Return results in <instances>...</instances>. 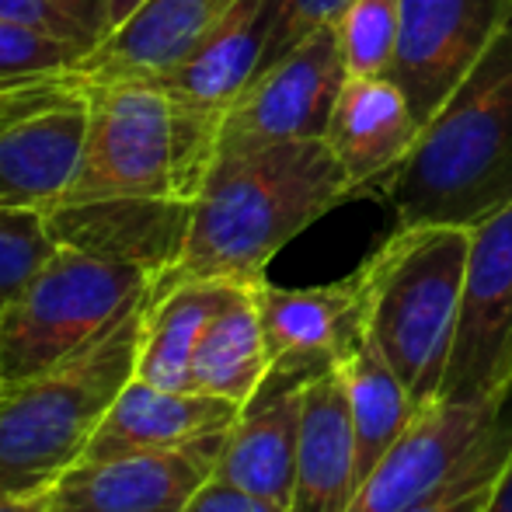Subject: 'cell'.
<instances>
[{
    "label": "cell",
    "mask_w": 512,
    "mask_h": 512,
    "mask_svg": "<svg viewBox=\"0 0 512 512\" xmlns=\"http://www.w3.org/2000/svg\"><path fill=\"white\" fill-rule=\"evenodd\" d=\"M335 370L349 394L352 432H356V474L363 485L422 408L415 405L391 363L377 352V345L366 338V331H359L345 345L342 356L335 359Z\"/></svg>",
    "instance_id": "22"
},
{
    "label": "cell",
    "mask_w": 512,
    "mask_h": 512,
    "mask_svg": "<svg viewBox=\"0 0 512 512\" xmlns=\"http://www.w3.org/2000/svg\"><path fill=\"white\" fill-rule=\"evenodd\" d=\"M63 7L77 14L91 32L98 35V42L105 39V14H108V0H60Z\"/></svg>",
    "instance_id": "31"
},
{
    "label": "cell",
    "mask_w": 512,
    "mask_h": 512,
    "mask_svg": "<svg viewBox=\"0 0 512 512\" xmlns=\"http://www.w3.org/2000/svg\"><path fill=\"white\" fill-rule=\"evenodd\" d=\"M4 95H7V84H0V102H4Z\"/></svg>",
    "instance_id": "35"
},
{
    "label": "cell",
    "mask_w": 512,
    "mask_h": 512,
    "mask_svg": "<svg viewBox=\"0 0 512 512\" xmlns=\"http://www.w3.org/2000/svg\"><path fill=\"white\" fill-rule=\"evenodd\" d=\"M512 401H436L384 453L345 512H408L436 492L506 418Z\"/></svg>",
    "instance_id": "12"
},
{
    "label": "cell",
    "mask_w": 512,
    "mask_h": 512,
    "mask_svg": "<svg viewBox=\"0 0 512 512\" xmlns=\"http://www.w3.org/2000/svg\"><path fill=\"white\" fill-rule=\"evenodd\" d=\"M150 297L136 300L77 356L0 384V502H35L88 453L119 391L136 377Z\"/></svg>",
    "instance_id": "3"
},
{
    "label": "cell",
    "mask_w": 512,
    "mask_h": 512,
    "mask_svg": "<svg viewBox=\"0 0 512 512\" xmlns=\"http://www.w3.org/2000/svg\"><path fill=\"white\" fill-rule=\"evenodd\" d=\"M185 512H290V506H279V502L251 495V492H244V488H234L220 478H209Z\"/></svg>",
    "instance_id": "30"
},
{
    "label": "cell",
    "mask_w": 512,
    "mask_h": 512,
    "mask_svg": "<svg viewBox=\"0 0 512 512\" xmlns=\"http://www.w3.org/2000/svg\"><path fill=\"white\" fill-rule=\"evenodd\" d=\"M150 290L154 276L140 265L60 244L0 314V384L35 377L77 356Z\"/></svg>",
    "instance_id": "6"
},
{
    "label": "cell",
    "mask_w": 512,
    "mask_h": 512,
    "mask_svg": "<svg viewBox=\"0 0 512 512\" xmlns=\"http://www.w3.org/2000/svg\"><path fill=\"white\" fill-rule=\"evenodd\" d=\"M46 220L56 244L63 248L140 265L157 283L182 255L192 203L185 199H91V203H63L49 209Z\"/></svg>",
    "instance_id": "14"
},
{
    "label": "cell",
    "mask_w": 512,
    "mask_h": 512,
    "mask_svg": "<svg viewBox=\"0 0 512 512\" xmlns=\"http://www.w3.org/2000/svg\"><path fill=\"white\" fill-rule=\"evenodd\" d=\"M471 227L408 223L356 269L363 331L391 363L418 408L443 398L460 321Z\"/></svg>",
    "instance_id": "5"
},
{
    "label": "cell",
    "mask_w": 512,
    "mask_h": 512,
    "mask_svg": "<svg viewBox=\"0 0 512 512\" xmlns=\"http://www.w3.org/2000/svg\"><path fill=\"white\" fill-rule=\"evenodd\" d=\"M258 314H262L269 370L310 380L335 366L342 349L363 331V290L359 276L328 286L283 290L269 279L258 283Z\"/></svg>",
    "instance_id": "13"
},
{
    "label": "cell",
    "mask_w": 512,
    "mask_h": 512,
    "mask_svg": "<svg viewBox=\"0 0 512 512\" xmlns=\"http://www.w3.org/2000/svg\"><path fill=\"white\" fill-rule=\"evenodd\" d=\"M359 492L349 394L335 366L307 380L290 512H345Z\"/></svg>",
    "instance_id": "19"
},
{
    "label": "cell",
    "mask_w": 512,
    "mask_h": 512,
    "mask_svg": "<svg viewBox=\"0 0 512 512\" xmlns=\"http://www.w3.org/2000/svg\"><path fill=\"white\" fill-rule=\"evenodd\" d=\"M84 56H88V49L77 42L21 25V21L0 18V84L67 74V70H77Z\"/></svg>",
    "instance_id": "27"
},
{
    "label": "cell",
    "mask_w": 512,
    "mask_h": 512,
    "mask_svg": "<svg viewBox=\"0 0 512 512\" xmlns=\"http://www.w3.org/2000/svg\"><path fill=\"white\" fill-rule=\"evenodd\" d=\"M352 77L391 74L401 28V0H349L331 21Z\"/></svg>",
    "instance_id": "25"
},
{
    "label": "cell",
    "mask_w": 512,
    "mask_h": 512,
    "mask_svg": "<svg viewBox=\"0 0 512 512\" xmlns=\"http://www.w3.org/2000/svg\"><path fill=\"white\" fill-rule=\"evenodd\" d=\"M237 415H241V405L227 398L199 391H168V387H154L133 377L105 411L84 457L105 460L122 457V453L171 450V446H185L213 432H227Z\"/></svg>",
    "instance_id": "18"
},
{
    "label": "cell",
    "mask_w": 512,
    "mask_h": 512,
    "mask_svg": "<svg viewBox=\"0 0 512 512\" xmlns=\"http://www.w3.org/2000/svg\"><path fill=\"white\" fill-rule=\"evenodd\" d=\"M439 401H512V203L471 227L457 338Z\"/></svg>",
    "instance_id": "8"
},
{
    "label": "cell",
    "mask_w": 512,
    "mask_h": 512,
    "mask_svg": "<svg viewBox=\"0 0 512 512\" xmlns=\"http://www.w3.org/2000/svg\"><path fill=\"white\" fill-rule=\"evenodd\" d=\"M349 77L335 25L317 28L283 60L248 81L220 115L216 150L265 147L286 140H324Z\"/></svg>",
    "instance_id": "9"
},
{
    "label": "cell",
    "mask_w": 512,
    "mask_h": 512,
    "mask_svg": "<svg viewBox=\"0 0 512 512\" xmlns=\"http://www.w3.org/2000/svg\"><path fill=\"white\" fill-rule=\"evenodd\" d=\"M88 88L77 70L7 84L0 102V206L49 213L67 199L88 143Z\"/></svg>",
    "instance_id": "7"
},
{
    "label": "cell",
    "mask_w": 512,
    "mask_h": 512,
    "mask_svg": "<svg viewBox=\"0 0 512 512\" xmlns=\"http://www.w3.org/2000/svg\"><path fill=\"white\" fill-rule=\"evenodd\" d=\"M304 387L307 380L269 370L258 394L230 425L213 478L279 506H290L293 481H297Z\"/></svg>",
    "instance_id": "16"
},
{
    "label": "cell",
    "mask_w": 512,
    "mask_h": 512,
    "mask_svg": "<svg viewBox=\"0 0 512 512\" xmlns=\"http://www.w3.org/2000/svg\"><path fill=\"white\" fill-rule=\"evenodd\" d=\"M269 366L262 314H258V286H241L227 300V307L209 321L189 366V391L227 398L244 408L265 384Z\"/></svg>",
    "instance_id": "23"
},
{
    "label": "cell",
    "mask_w": 512,
    "mask_h": 512,
    "mask_svg": "<svg viewBox=\"0 0 512 512\" xmlns=\"http://www.w3.org/2000/svg\"><path fill=\"white\" fill-rule=\"evenodd\" d=\"M0 18L42 28L49 35H60V39L84 46L88 53L98 49V35L70 7H63L60 0H0Z\"/></svg>",
    "instance_id": "28"
},
{
    "label": "cell",
    "mask_w": 512,
    "mask_h": 512,
    "mask_svg": "<svg viewBox=\"0 0 512 512\" xmlns=\"http://www.w3.org/2000/svg\"><path fill=\"white\" fill-rule=\"evenodd\" d=\"M512 21V0H401L391 77L429 122Z\"/></svg>",
    "instance_id": "10"
},
{
    "label": "cell",
    "mask_w": 512,
    "mask_h": 512,
    "mask_svg": "<svg viewBox=\"0 0 512 512\" xmlns=\"http://www.w3.org/2000/svg\"><path fill=\"white\" fill-rule=\"evenodd\" d=\"M283 14L286 0H230L182 63L147 81L161 84L182 102L223 115V108L265 67Z\"/></svg>",
    "instance_id": "15"
},
{
    "label": "cell",
    "mask_w": 512,
    "mask_h": 512,
    "mask_svg": "<svg viewBox=\"0 0 512 512\" xmlns=\"http://www.w3.org/2000/svg\"><path fill=\"white\" fill-rule=\"evenodd\" d=\"M147 0H108V14H105V39L122 25V21L133 18Z\"/></svg>",
    "instance_id": "32"
},
{
    "label": "cell",
    "mask_w": 512,
    "mask_h": 512,
    "mask_svg": "<svg viewBox=\"0 0 512 512\" xmlns=\"http://www.w3.org/2000/svg\"><path fill=\"white\" fill-rule=\"evenodd\" d=\"M230 0H147L95 53L77 63L84 77H157L182 63Z\"/></svg>",
    "instance_id": "20"
},
{
    "label": "cell",
    "mask_w": 512,
    "mask_h": 512,
    "mask_svg": "<svg viewBox=\"0 0 512 512\" xmlns=\"http://www.w3.org/2000/svg\"><path fill=\"white\" fill-rule=\"evenodd\" d=\"M84 88L91 108L88 143L63 203H196L216 161L220 112L182 102L147 77H84Z\"/></svg>",
    "instance_id": "4"
},
{
    "label": "cell",
    "mask_w": 512,
    "mask_h": 512,
    "mask_svg": "<svg viewBox=\"0 0 512 512\" xmlns=\"http://www.w3.org/2000/svg\"><path fill=\"white\" fill-rule=\"evenodd\" d=\"M356 196L328 140L216 150L192 203L182 255L154 283V293L192 279L265 283L269 262L293 237Z\"/></svg>",
    "instance_id": "1"
},
{
    "label": "cell",
    "mask_w": 512,
    "mask_h": 512,
    "mask_svg": "<svg viewBox=\"0 0 512 512\" xmlns=\"http://www.w3.org/2000/svg\"><path fill=\"white\" fill-rule=\"evenodd\" d=\"M241 290L220 279H192L150 297L147 324H143L136 377L168 391H189V366L203 342L209 321L227 307Z\"/></svg>",
    "instance_id": "21"
},
{
    "label": "cell",
    "mask_w": 512,
    "mask_h": 512,
    "mask_svg": "<svg viewBox=\"0 0 512 512\" xmlns=\"http://www.w3.org/2000/svg\"><path fill=\"white\" fill-rule=\"evenodd\" d=\"M422 122L391 74L345 77L328 122L331 154L352 178L356 192H377L415 150Z\"/></svg>",
    "instance_id": "17"
},
{
    "label": "cell",
    "mask_w": 512,
    "mask_h": 512,
    "mask_svg": "<svg viewBox=\"0 0 512 512\" xmlns=\"http://www.w3.org/2000/svg\"><path fill=\"white\" fill-rule=\"evenodd\" d=\"M512 460V405L499 425L467 453V460L408 512H485L502 471Z\"/></svg>",
    "instance_id": "24"
},
{
    "label": "cell",
    "mask_w": 512,
    "mask_h": 512,
    "mask_svg": "<svg viewBox=\"0 0 512 512\" xmlns=\"http://www.w3.org/2000/svg\"><path fill=\"white\" fill-rule=\"evenodd\" d=\"M0 512H46L42 499L35 502H0Z\"/></svg>",
    "instance_id": "34"
},
{
    "label": "cell",
    "mask_w": 512,
    "mask_h": 512,
    "mask_svg": "<svg viewBox=\"0 0 512 512\" xmlns=\"http://www.w3.org/2000/svg\"><path fill=\"white\" fill-rule=\"evenodd\" d=\"M345 4H349V0H286L283 25H279V35H276V42H272V53H269V60H265V67L283 60L293 46H300L317 28L331 25ZM262 70H258V74H262Z\"/></svg>",
    "instance_id": "29"
},
{
    "label": "cell",
    "mask_w": 512,
    "mask_h": 512,
    "mask_svg": "<svg viewBox=\"0 0 512 512\" xmlns=\"http://www.w3.org/2000/svg\"><path fill=\"white\" fill-rule=\"evenodd\" d=\"M60 248L39 209L0 206V314L18 300L32 276Z\"/></svg>",
    "instance_id": "26"
},
{
    "label": "cell",
    "mask_w": 512,
    "mask_h": 512,
    "mask_svg": "<svg viewBox=\"0 0 512 512\" xmlns=\"http://www.w3.org/2000/svg\"><path fill=\"white\" fill-rule=\"evenodd\" d=\"M485 512H512V460H509L506 471H502V478H499V485H495L492 502H488Z\"/></svg>",
    "instance_id": "33"
},
{
    "label": "cell",
    "mask_w": 512,
    "mask_h": 512,
    "mask_svg": "<svg viewBox=\"0 0 512 512\" xmlns=\"http://www.w3.org/2000/svg\"><path fill=\"white\" fill-rule=\"evenodd\" d=\"M377 192L401 227H474L512 203V21Z\"/></svg>",
    "instance_id": "2"
},
{
    "label": "cell",
    "mask_w": 512,
    "mask_h": 512,
    "mask_svg": "<svg viewBox=\"0 0 512 512\" xmlns=\"http://www.w3.org/2000/svg\"><path fill=\"white\" fill-rule=\"evenodd\" d=\"M227 432L171 450L105 460L81 457L42 495V506L46 512H185L199 488L213 478Z\"/></svg>",
    "instance_id": "11"
}]
</instances>
